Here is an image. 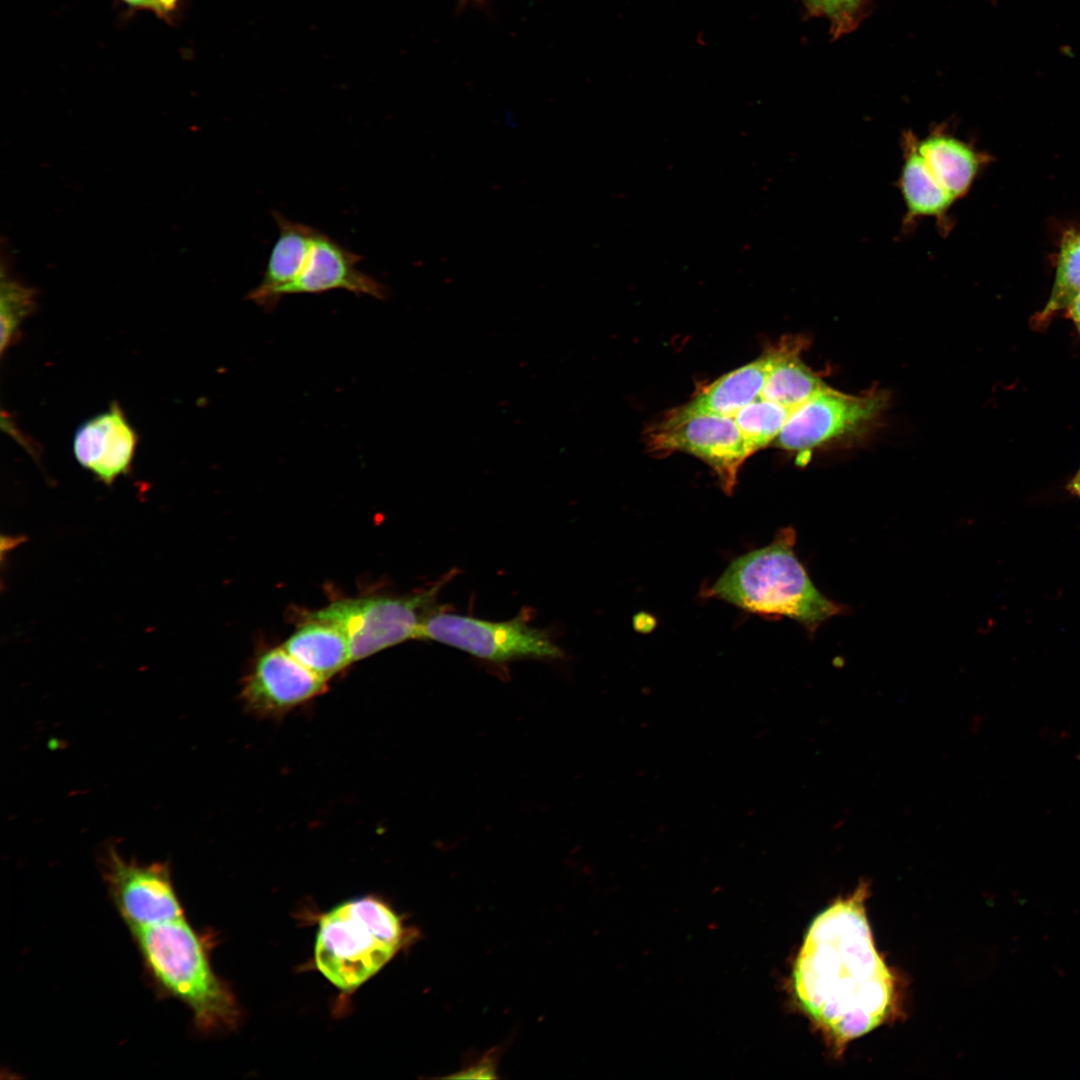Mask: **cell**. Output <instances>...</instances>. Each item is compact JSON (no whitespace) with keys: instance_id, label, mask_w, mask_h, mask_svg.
<instances>
[{"instance_id":"1","label":"cell","mask_w":1080,"mask_h":1080,"mask_svg":"<svg viewBox=\"0 0 1080 1080\" xmlns=\"http://www.w3.org/2000/svg\"><path fill=\"white\" fill-rule=\"evenodd\" d=\"M861 882L811 923L793 971L801 1008L840 1054L881 1025L893 1010L895 978L878 953Z\"/></svg>"},{"instance_id":"2","label":"cell","mask_w":1080,"mask_h":1080,"mask_svg":"<svg viewBox=\"0 0 1080 1080\" xmlns=\"http://www.w3.org/2000/svg\"><path fill=\"white\" fill-rule=\"evenodd\" d=\"M792 527L774 540L730 563L706 592L743 610L763 616L788 617L810 634L846 607L825 597L797 558Z\"/></svg>"},{"instance_id":"3","label":"cell","mask_w":1080,"mask_h":1080,"mask_svg":"<svg viewBox=\"0 0 1080 1080\" xmlns=\"http://www.w3.org/2000/svg\"><path fill=\"white\" fill-rule=\"evenodd\" d=\"M129 930L152 984L160 993L185 1004L199 1030L237 1025V1000L213 971L207 943L186 917Z\"/></svg>"},{"instance_id":"4","label":"cell","mask_w":1080,"mask_h":1080,"mask_svg":"<svg viewBox=\"0 0 1080 1080\" xmlns=\"http://www.w3.org/2000/svg\"><path fill=\"white\" fill-rule=\"evenodd\" d=\"M405 937L399 916L389 906L372 897L350 900L320 919L315 963L333 985L351 991L386 965Z\"/></svg>"},{"instance_id":"5","label":"cell","mask_w":1080,"mask_h":1080,"mask_svg":"<svg viewBox=\"0 0 1080 1080\" xmlns=\"http://www.w3.org/2000/svg\"><path fill=\"white\" fill-rule=\"evenodd\" d=\"M453 575L450 572L433 585L407 595L336 600L305 618L340 628L348 640L352 661H358L417 639L420 625L435 610L438 594Z\"/></svg>"},{"instance_id":"6","label":"cell","mask_w":1080,"mask_h":1080,"mask_svg":"<svg viewBox=\"0 0 1080 1080\" xmlns=\"http://www.w3.org/2000/svg\"><path fill=\"white\" fill-rule=\"evenodd\" d=\"M646 442L656 456L683 451L700 458L713 469L727 494L735 488L740 467L753 454L734 417L702 411L688 403L650 426Z\"/></svg>"},{"instance_id":"7","label":"cell","mask_w":1080,"mask_h":1080,"mask_svg":"<svg viewBox=\"0 0 1080 1080\" xmlns=\"http://www.w3.org/2000/svg\"><path fill=\"white\" fill-rule=\"evenodd\" d=\"M417 639L442 643L496 663L564 655L547 632L532 627L522 616L490 621L435 609L423 620Z\"/></svg>"},{"instance_id":"8","label":"cell","mask_w":1080,"mask_h":1080,"mask_svg":"<svg viewBox=\"0 0 1080 1080\" xmlns=\"http://www.w3.org/2000/svg\"><path fill=\"white\" fill-rule=\"evenodd\" d=\"M887 400L880 390L849 395L826 387L791 410L777 445L803 457L816 448L860 437L877 423Z\"/></svg>"},{"instance_id":"9","label":"cell","mask_w":1080,"mask_h":1080,"mask_svg":"<svg viewBox=\"0 0 1080 1080\" xmlns=\"http://www.w3.org/2000/svg\"><path fill=\"white\" fill-rule=\"evenodd\" d=\"M101 865L112 902L129 929L186 917L168 863L126 860L110 845Z\"/></svg>"},{"instance_id":"10","label":"cell","mask_w":1080,"mask_h":1080,"mask_svg":"<svg viewBox=\"0 0 1080 1080\" xmlns=\"http://www.w3.org/2000/svg\"><path fill=\"white\" fill-rule=\"evenodd\" d=\"M327 689V681L283 647L260 654L243 678L241 700L258 718L279 720Z\"/></svg>"},{"instance_id":"11","label":"cell","mask_w":1080,"mask_h":1080,"mask_svg":"<svg viewBox=\"0 0 1080 1080\" xmlns=\"http://www.w3.org/2000/svg\"><path fill=\"white\" fill-rule=\"evenodd\" d=\"M138 437L121 407L113 402L107 410L83 422L73 437L77 462L97 480L111 485L130 471Z\"/></svg>"},{"instance_id":"12","label":"cell","mask_w":1080,"mask_h":1080,"mask_svg":"<svg viewBox=\"0 0 1080 1080\" xmlns=\"http://www.w3.org/2000/svg\"><path fill=\"white\" fill-rule=\"evenodd\" d=\"M361 260L360 255L317 230L306 264L297 278L278 292V301L285 295L335 289L386 300L389 289L356 268Z\"/></svg>"},{"instance_id":"13","label":"cell","mask_w":1080,"mask_h":1080,"mask_svg":"<svg viewBox=\"0 0 1080 1080\" xmlns=\"http://www.w3.org/2000/svg\"><path fill=\"white\" fill-rule=\"evenodd\" d=\"M918 137L912 131L902 136L903 163L898 186L906 208L903 225L931 218L944 235L950 232V210L956 201L930 174L917 150Z\"/></svg>"},{"instance_id":"14","label":"cell","mask_w":1080,"mask_h":1080,"mask_svg":"<svg viewBox=\"0 0 1080 1080\" xmlns=\"http://www.w3.org/2000/svg\"><path fill=\"white\" fill-rule=\"evenodd\" d=\"M273 217L279 228L276 240L260 284L251 290L248 299L258 306L272 310L278 301V292L294 281L302 271L312 249L317 230L302 223L293 222L279 212Z\"/></svg>"},{"instance_id":"15","label":"cell","mask_w":1080,"mask_h":1080,"mask_svg":"<svg viewBox=\"0 0 1080 1080\" xmlns=\"http://www.w3.org/2000/svg\"><path fill=\"white\" fill-rule=\"evenodd\" d=\"M917 150L930 174L955 200L967 194L983 162L978 152L944 126L918 138Z\"/></svg>"},{"instance_id":"16","label":"cell","mask_w":1080,"mask_h":1080,"mask_svg":"<svg viewBox=\"0 0 1080 1080\" xmlns=\"http://www.w3.org/2000/svg\"><path fill=\"white\" fill-rule=\"evenodd\" d=\"M803 337H785L770 349L771 368L760 397L793 409L827 386L801 359Z\"/></svg>"},{"instance_id":"17","label":"cell","mask_w":1080,"mask_h":1080,"mask_svg":"<svg viewBox=\"0 0 1080 1080\" xmlns=\"http://www.w3.org/2000/svg\"><path fill=\"white\" fill-rule=\"evenodd\" d=\"M282 647L326 681L353 662L345 634L336 625L323 620L305 618Z\"/></svg>"},{"instance_id":"18","label":"cell","mask_w":1080,"mask_h":1080,"mask_svg":"<svg viewBox=\"0 0 1080 1080\" xmlns=\"http://www.w3.org/2000/svg\"><path fill=\"white\" fill-rule=\"evenodd\" d=\"M771 368L770 351L702 388L688 403L692 407L724 416L734 415L760 397Z\"/></svg>"},{"instance_id":"19","label":"cell","mask_w":1080,"mask_h":1080,"mask_svg":"<svg viewBox=\"0 0 1080 1080\" xmlns=\"http://www.w3.org/2000/svg\"><path fill=\"white\" fill-rule=\"evenodd\" d=\"M791 409L776 402L758 397L734 415L752 453L776 440L785 425Z\"/></svg>"},{"instance_id":"20","label":"cell","mask_w":1080,"mask_h":1080,"mask_svg":"<svg viewBox=\"0 0 1080 1080\" xmlns=\"http://www.w3.org/2000/svg\"><path fill=\"white\" fill-rule=\"evenodd\" d=\"M1080 293V232L1067 231L1061 240L1053 289L1040 319L1068 308Z\"/></svg>"},{"instance_id":"21","label":"cell","mask_w":1080,"mask_h":1080,"mask_svg":"<svg viewBox=\"0 0 1080 1080\" xmlns=\"http://www.w3.org/2000/svg\"><path fill=\"white\" fill-rule=\"evenodd\" d=\"M35 306L33 289L13 279L1 282V354L15 341L22 322Z\"/></svg>"},{"instance_id":"22","label":"cell","mask_w":1080,"mask_h":1080,"mask_svg":"<svg viewBox=\"0 0 1080 1080\" xmlns=\"http://www.w3.org/2000/svg\"><path fill=\"white\" fill-rule=\"evenodd\" d=\"M809 14L823 16L835 37L853 30L868 0H800Z\"/></svg>"},{"instance_id":"23","label":"cell","mask_w":1080,"mask_h":1080,"mask_svg":"<svg viewBox=\"0 0 1080 1080\" xmlns=\"http://www.w3.org/2000/svg\"><path fill=\"white\" fill-rule=\"evenodd\" d=\"M133 12H148L168 24H174L184 7V0H118Z\"/></svg>"},{"instance_id":"24","label":"cell","mask_w":1080,"mask_h":1080,"mask_svg":"<svg viewBox=\"0 0 1080 1080\" xmlns=\"http://www.w3.org/2000/svg\"><path fill=\"white\" fill-rule=\"evenodd\" d=\"M1067 309L1071 319L1080 330V293L1073 299Z\"/></svg>"},{"instance_id":"25","label":"cell","mask_w":1080,"mask_h":1080,"mask_svg":"<svg viewBox=\"0 0 1080 1080\" xmlns=\"http://www.w3.org/2000/svg\"><path fill=\"white\" fill-rule=\"evenodd\" d=\"M1068 489L1071 491V493L1080 496V470L1068 485Z\"/></svg>"},{"instance_id":"26","label":"cell","mask_w":1080,"mask_h":1080,"mask_svg":"<svg viewBox=\"0 0 1080 1080\" xmlns=\"http://www.w3.org/2000/svg\"><path fill=\"white\" fill-rule=\"evenodd\" d=\"M487 2H488V0H458L457 8L458 9H463V8L467 7L468 5H470V4L481 6V5L486 4Z\"/></svg>"},{"instance_id":"27","label":"cell","mask_w":1080,"mask_h":1080,"mask_svg":"<svg viewBox=\"0 0 1080 1080\" xmlns=\"http://www.w3.org/2000/svg\"><path fill=\"white\" fill-rule=\"evenodd\" d=\"M1078 758H1079V760H1080V755L1078 756Z\"/></svg>"}]
</instances>
